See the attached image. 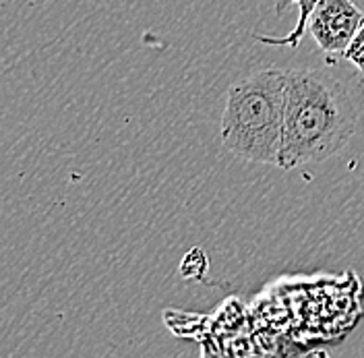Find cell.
I'll use <instances>...</instances> for the list:
<instances>
[{"label":"cell","instance_id":"2","mask_svg":"<svg viewBox=\"0 0 364 358\" xmlns=\"http://www.w3.org/2000/svg\"><path fill=\"white\" fill-rule=\"evenodd\" d=\"M286 75L261 68L230 85L222 116V143L232 156L277 166L284 139Z\"/></svg>","mask_w":364,"mask_h":358},{"label":"cell","instance_id":"4","mask_svg":"<svg viewBox=\"0 0 364 358\" xmlns=\"http://www.w3.org/2000/svg\"><path fill=\"white\" fill-rule=\"evenodd\" d=\"M317 2L318 0H277V2H275V9H273L275 15H282V13H284L288 6H292V4L298 6V19H296L294 29H292L288 36H279V38L255 33V40L267 46H288V48H298V46L302 44V38H304V33H306V23H309V17H311V13H313V9H315ZM358 2H363V0H358Z\"/></svg>","mask_w":364,"mask_h":358},{"label":"cell","instance_id":"1","mask_svg":"<svg viewBox=\"0 0 364 358\" xmlns=\"http://www.w3.org/2000/svg\"><path fill=\"white\" fill-rule=\"evenodd\" d=\"M356 125L358 110L338 79L315 68L288 70L277 168L294 170L340 154L356 133Z\"/></svg>","mask_w":364,"mask_h":358},{"label":"cell","instance_id":"3","mask_svg":"<svg viewBox=\"0 0 364 358\" xmlns=\"http://www.w3.org/2000/svg\"><path fill=\"white\" fill-rule=\"evenodd\" d=\"M363 23L364 11L358 0H318L309 17L306 31L327 56V63H338V58L346 56Z\"/></svg>","mask_w":364,"mask_h":358},{"label":"cell","instance_id":"5","mask_svg":"<svg viewBox=\"0 0 364 358\" xmlns=\"http://www.w3.org/2000/svg\"><path fill=\"white\" fill-rule=\"evenodd\" d=\"M350 65H354L358 73H363L364 75V23L363 27L358 29V33H356V38L352 40V44L350 48L346 50V56H343Z\"/></svg>","mask_w":364,"mask_h":358}]
</instances>
